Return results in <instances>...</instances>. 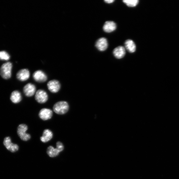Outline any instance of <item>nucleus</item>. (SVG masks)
I'll return each mask as SVG.
<instances>
[{
    "label": "nucleus",
    "mask_w": 179,
    "mask_h": 179,
    "mask_svg": "<svg viewBox=\"0 0 179 179\" xmlns=\"http://www.w3.org/2000/svg\"><path fill=\"white\" fill-rule=\"evenodd\" d=\"M10 99L14 103H18L22 100L21 94L18 91H14L12 93Z\"/></svg>",
    "instance_id": "16"
},
{
    "label": "nucleus",
    "mask_w": 179,
    "mask_h": 179,
    "mask_svg": "<svg viewBox=\"0 0 179 179\" xmlns=\"http://www.w3.org/2000/svg\"><path fill=\"white\" fill-rule=\"evenodd\" d=\"M115 1L114 0H105L104 2L107 3H111Z\"/></svg>",
    "instance_id": "21"
},
{
    "label": "nucleus",
    "mask_w": 179,
    "mask_h": 179,
    "mask_svg": "<svg viewBox=\"0 0 179 179\" xmlns=\"http://www.w3.org/2000/svg\"><path fill=\"white\" fill-rule=\"evenodd\" d=\"M125 46L128 51L130 53H133L136 51V44L131 39H128L126 41Z\"/></svg>",
    "instance_id": "14"
},
{
    "label": "nucleus",
    "mask_w": 179,
    "mask_h": 179,
    "mask_svg": "<svg viewBox=\"0 0 179 179\" xmlns=\"http://www.w3.org/2000/svg\"><path fill=\"white\" fill-rule=\"evenodd\" d=\"M53 137L52 132L49 129H45L44 130L43 136L41 138V141L44 143H46L50 140Z\"/></svg>",
    "instance_id": "15"
},
{
    "label": "nucleus",
    "mask_w": 179,
    "mask_h": 179,
    "mask_svg": "<svg viewBox=\"0 0 179 179\" xmlns=\"http://www.w3.org/2000/svg\"><path fill=\"white\" fill-rule=\"evenodd\" d=\"M28 129L27 126L25 124H20L18 127L17 134L23 141H27L31 138L30 135L26 133Z\"/></svg>",
    "instance_id": "3"
},
{
    "label": "nucleus",
    "mask_w": 179,
    "mask_h": 179,
    "mask_svg": "<svg viewBox=\"0 0 179 179\" xmlns=\"http://www.w3.org/2000/svg\"><path fill=\"white\" fill-rule=\"evenodd\" d=\"M123 2L129 7H134L137 6L139 1L138 0H124Z\"/></svg>",
    "instance_id": "18"
},
{
    "label": "nucleus",
    "mask_w": 179,
    "mask_h": 179,
    "mask_svg": "<svg viewBox=\"0 0 179 179\" xmlns=\"http://www.w3.org/2000/svg\"><path fill=\"white\" fill-rule=\"evenodd\" d=\"M59 153L56 148L55 149L52 146H49L47 149V153L51 157H54L57 156Z\"/></svg>",
    "instance_id": "17"
},
{
    "label": "nucleus",
    "mask_w": 179,
    "mask_h": 179,
    "mask_svg": "<svg viewBox=\"0 0 179 179\" xmlns=\"http://www.w3.org/2000/svg\"><path fill=\"white\" fill-rule=\"evenodd\" d=\"M69 109L68 103L66 101H60L54 104L53 110L58 114H63L67 112Z\"/></svg>",
    "instance_id": "1"
},
{
    "label": "nucleus",
    "mask_w": 179,
    "mask_h": 179,
    "mask_svg": "<svg viewBox=\"0 0 179 179\" xmlns=\"http://www.w3.org/2000/svg\"><path fill=\"white\" fill-rule=\"evenodd\" d=\"M33 78L35 81L39 83L45 82L47 79L46 74L40 70L35 72L33 74Z\"/></svg>",
    "instance_id": "8"
},
{
    "label": "nucleus",
    "mask_w": 179,
    "mask_h": 179,
    "mask_svg": "<svg viewBox=\"0 0 179 179\" xmlns=\"http://www.w3.org/2000/svg\"><path fill=\"white\" fill-rule=\"evenodd\" d=\"M9 55L6 51L0 52V60L8 61L10 59Z\"/></svg>",
    "instance_id": "19"
},
{
    "label": "nucleus",
    "mask_w": 179,
    "mask_h": 179,
    "mask_svg": "<svg viewBox=\"0 0 179 179\" xmlns=\"http://www.w3.org/2000/svg\"><path fill=\"white\" fill-rule=\"evenodd\" d=\"M56 149L59 152L62 151L64 149V146L62 143L60 142H58L57 143Z\"/></svg>",
    "instance_id": "20"
},
{
    "label": "nucleus",
    "mask_w": 179,
    "mask_h": 179,
    "mask_svg": "<svg viewBox=\"0 0 179 179\" xmlns=\"http://www.w3.org/2000/svg\"><path fill=\"white\" fill-rule=\"evenodd\" d=\"M108 45L107 39L104 38H101L97 40L95 46L99 51H104L107 49Z\"/></svg>",
    "instance_id": "9"
},
{
    "label": "nucleus",
    "mask_w": 179,
    "mask_h": 179,
    "mask_svg": "<svg viewBox=\"0 0 179 179\" xmlns=\"http://www.w3.org/2000/svg\"><path fill=\"white\" fill-rule=\"evenodd\" d=\"M35 98L39 103H43L48 101V96L46 91L42 90H39L36 93Z\"/></svg>",
    "instance_id": "5"
},
{
    "label": "nucleus",
    "mask_w": 179,
    "mask_h": 179,
    "mask_svg": "<svg viewBox=\"0 0 179 179\" xmlns=\"http://www.w3.org/2000/svg\"><path fill=\"white\" fill-rule=\"evenodd\" d=\"M36 87L34 85L29 83L26 85L23 88V92L26 96L31 97L35 93Z\"/></svg>",
    "instance_id": "7"
},
{
    "label": "nucleus",
    "mask_w": 179,
    "mask_h": 179,
    "mask_svg": "<svg viewBox=\"0 0 179 179\" xmlns=\"http://www.w3.org/2000/svg\"><path fill=\"white\" fill-rule=\"evenodd\" d=\"M113 53L114 56L117 58L121 59L125 56L126 49L123 46H119L114 49Z\"/></svg>",
    "instance_id": "13"
},
{
    "label": "nucleus",
    "mask_w": 179,
    "mask_h": 179,
    "mask_svg": "<svg viewBox=\"0 0 179 179\" xmlns=\"http://www.w3.org/2000/svg\"><path fill=\"white\" fill-rule=\"evenodd\" d=\"M47 86L49 90L53 93L57 92L61 88V84L56 80H53L48 82Z\"/></svg>",
    "instance_id": "6"
},
{
    "label": "nucleus",
    "mask_w": 179,
    "mask_h": 179,
    "mask_svg": "<svg viewBox=\"0 0 179 179\" xmlns=\"http://www.w3.org/2000/svg\"><path fill=\"white\" fill-rule=\"evenodd\" d=\"M117 28V25L112 21H106L104 25L103 29L104 32L109 33L115 31Z\"/></svg>",
    "instance_id": "12"
},
{
    "label": "nucleus",
    "mask_w": 179,
    "mask_h": 179,
    "mask_svg": "<svg viewBox=\"0 0 179 179\" xmlns=\"http://www.w3.org/2000/svg\"><path fill=\"white\" fill-rule=\"evenodd\" d=\"M53 114V112L50 109L44 108L40 111L39 116L42 120L46 121L52 118Z\"/></svg>",
    "instance_id": "10"
},
{
    "label": "nucleus",
    "mask_w": 179,
    "mask_h": 179,
    "mask_svg": "<svg viewBox=\"0 0 179 179\" xmlns=\"http://www.w3.org/2000/svg\"><path fill=\"white\" fill-rule=\"evenodd\" d=\"M3 143L7 150L12 153L16 152L19 150V146L16 144L11 142V138L7 137L4 138Z\"/></svg>",
    "instance_id": "4"
},
{
    "label": "nucleus",
    "mask_w": 179,
    "mask_h": 179,
    "mask_svg": "<svg viewBox=\"0 0 179 179\" xmlns=\"http://www.w3.org/2000/svg\"><path fill=\"white\" fill-rule=\"evenodd\" d=\"M12 67V64L10 62H7L2 65L0 68V74L2 78L8 79L11 77Z\"/></svg>",
    "instance_id": "2"
},
{
    "label": "nucleus",
    "mask_w": 179,
    "mask_h": 179,
    "mask_svg": "<svg viewBox=\"0 0 179 179\" xmlns=\"http://www.w3.org/2000/svg\"><path fill=\"white\" fill-rule=\"evenodd\" d=\"M30 77V73L28 70L24 69L21 70L17 73L16 77L19 80L24 81L27 80Z\"/></svg>",
    "instance_id": "11"
}]
</instances>
